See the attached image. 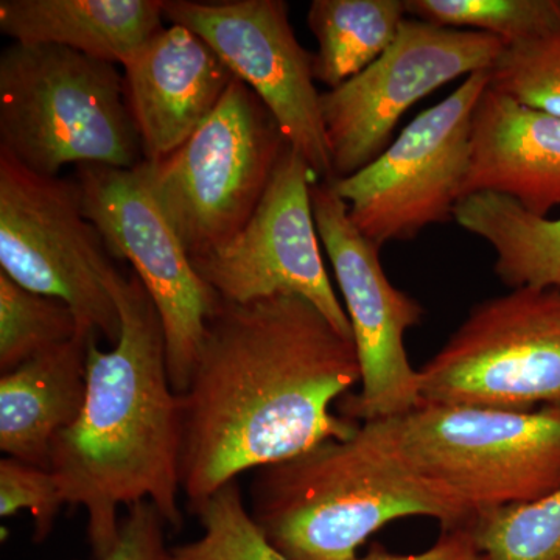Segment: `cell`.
Segmentation results:
<instances>
[{"instance_id":"1","label":"cell","mask_w":560,"mask_h":560,"mask_svg":"<svg viewBox=\"0 0 560 560\" xmlns=\"http://www.w3.org/2000/svg\"><path fill=\"white\" fill-rule=\"evenodd\" d=\"M355 342L296 294L217 302L180 396V490L197 510L243 471L346 440L331 408L360 385Z\"/></svg>"},{"instance_id":"2","label":"cell","mask_w":560,"mask_h":560,"mask_svg":"<svg viewBox=\"0 0 560 560\" xmlns=\"http://www.w3.org/2000/svg\"><path fill=\"white\" fill-rule=\"evenodd\" d=\"M106 283L119 340L105 350L91 338L86 400L51 445L49 466L66 503L86 510L95 560L116 545L121 506L151 501L167 525L183 526V404L168 377L164 324L135 271L113 267Z\"/></svg>"},{"instance_id":"3","label":"cell","mask_w":560,"mask_h":560,"mask_svg":"<svg viewBox=\"0 0 560 560\" xmlns=\"http://www.w3.org/2000/svg\"><path fill=\"white\" fill-rule=\"evenodd\" d=\"M249 512L291 560H353L372 534L401 518H434L442 530L477 518L451 490L364 440L359 425L346 440L254 470Z\"/></svg>"},{"instance_id":"4","label":"cell","mask_w":560,"mask_h":560,"mask_svg":"<svg viewBox=\"0 0 560 560\" xmlns=\"http://www.w3.org/2000/svg\"><path fill=\"white\" fill-rule=\"evenodd\" d=\"M359 433L401 466L459 497L475 514L560 488V407L533 411L422 404Z\"/></svg>"},{"instance_id":"5","label":"cell","mask_w":560,"mask_h":560,"mask_svg":"<svg viewBox=\"0 0 560 560\" xmlns=\"http://www.w3.org/2000/svg\"><path fill=\"white\" fill-rule=\"evenodd\" d=\"M0 149L46 176L70 164L136 167L124 73L66 47L11 43L0 54Z\"/></svg>"},{"instance_id":"6","label":"cell","mask_w":560,"mask_h":560,"mask_svg":"<svg viewBox=\"0 0 560 560\" xmlns=\"http://www.w3.org/2000/svg\"><path fill=\"white\" fill-rule=\"evenodd\" d=\"M287 149L270 109L235 79L175 153L145 161L154 198L190 259L224 245L248 223Z\"/></svg>"},{"instance_id":"7","label":"cell","mask_w":560,"mask_h":560,"mask_svg":"<svg viewBox=\"0 0 560 560\" xmlns=\"http://www.w3.org/2000/svg\"><path fill=\"white\" fill-rule=\"evenodd\" d=\"M418 371L425 405L560 407V290L522 287L478 302Z\"/></svg>"},{"instance_id":"8","label":"cell","mask_w":560,"mask_h":560,"mask_svg":"<svg viewBox=\"0 0 560 560\" xmlns=\"http://www.w3.org/2000/svg\"><path fill=\"white\" fill-rule=\"evenodd\" d=\"M113 267L77 180L39 175L0 149V271L66 302L83 329L113 346L120 335L119 311L106 283Z\"/></svg>"},{"instance_id":"9","label":"cell","mask_w":560,"mask_h":560,"mask_svg":"<svg viewBox=\"0 0 560 560\" xmlns=\"http://www.w3.org/2000/svg\"><path fill=\"white\" fill-rule=\"evenodd\" d=\"M488 86L489 70L471 73L363 171L329 180L350 221L378 248L453 219L470 167L475 109Z\"/></svg>"},{"instance_id":"10","label":"cell","mask_w":560,"mask_h":560,"mask_svg":"<svg viewBox=\"0 0 560 560\" xmlns=\"http://www.w3.org/2000/svg\"><path fill=\"white\" fill-rule=\"evenodd\" d=\"M75 180L84 212L110 257L130 261L156 305L164 324L168 377L175 393L183 394L219 298L195 271L154 198L145 161L132 168L79 165Z\"/></svg>"},{"instance_id":"11","label":"cell","mask_w":560,"mask_h":560,"mask_svg":"<svg viewBox=\"0 0 560 560\" xmlns=\"http://www.w3.org/2000/svg\"><path fill=\"white\" fill-rule=\"evenodd\" d=\"M312 202L360 361L359 393L340 400L338 415L366 423L415 410L422 405L419 371L408 357L405 335L422 323V305L390 283L382 248L357 230L329 180L313 184Z\"/></svg>"},{"instance_id":"12","label":"cell","mask_w":560,"mask_h":560,"mask_svg":"<svg viewBox=\"0 0 560 560\" xmlns=\"http://www.w3.org/2000/svg\"><path fill=\"white\" fill-rule=\"evenodd\" d=\"M504 49L488 33L438 27L408 18L374 65L320 94L331 180L363 171L388 149L411 106L444 84L490 70Z\"/></svg>"},{"instance_id":"13","label":"cell","mask_w":560,"mask_h":560,"mask_svg":"<svg viewBox=\"0 0 560 560\" xmlns=\"http://www.w3.org/2000/svg\"><path fill=\"white\" fill-rule=\"evenodd\" d=\"M316 180L307 162L289 145L248 223L191 264L220 301L245 304L296 294L353 340L345 304L331 287L320 254L312 202Z\"/></svg>"},{"instance_id":"14","label":"cell","mask_w":560,"mask_h":560,"mask_svg":"<svg viewBox=\"0 0 560 560\" xmlns=\"http://www.w3.org/2000/svg\"><path fill=\"white\" fill-rule=\"evenodd\" d=\"M164 18L200 36L235 79L270 109L289 145L319 180H331L313 54L301 46L283 0H164Z\"/></svg>"},{"instance_id":"15","label":"cell","mask_w":560,"mask_h":560,"mask_svg":"<svg viewBox=\"0 0 560 560\" xmlns=\"http://www.w3.org/2000/svg\"><path fill=\"white\" fill-rule=\"evenodd\" d=\"M121 68L143 161L151 164L175 153L235 80L205 39L176 24L161 28Z\"/></svg>"},{"instance_id":"16","label":"cell","mask_w":560,"mask_h":560,"mask_svg":"<svg viewBox=\"0 0 560 560\" xmlns=\"http://www.w3.org/2000/svg\"><path fill=\"white\" fill-rule=\"evenodd\" d=\"M506 195L536 215L560 206V117L485 91L474 114L463 198Z\"/></svg>"},{"instance_id":"17","label":"cell","mask_w":560,"mask_h":560,"mask_svg":"<svg viewBox=\"0 0 560 560\" xmlns=\"http://www.w3.org/2000/svg\"><path fill=\"white\" fill-rule=\"evenodd\" d=\"M95 331L46 350L0 377V451L49 469L51 445L80 418Z\"/></svg>"},{"instance_id":"18","label":"cell","mask_w":560,"mask_h":560,"mask_svg":"<svg viewBox=\"0 0 560 560\" xmlns=\"http://www.w3.org/2000/svg\"><path fill=\"white\" fill-rule=\"evenodd\" d=\"M162 0H2L0 31L124 66L161 28Z\"/></svg>"},{"instance_id":"19","label":"cell","mask_w":560,"mask_h":560,"mask_svg":"<svg viewBox=\"0 0 560 560\" xmlns=\"http://www.w3.org/2000/svg\"><path fill=\"white\" fill-rule=\"evenodd\" d=\"M453 220L495 250L493 271L510 289L560 290V217H540L495 191L460 198Z\"/></svg>"},{"instance_id":"20","label":"cell","mask_w":560,"mask_h":560,"mask_svg":"<svg viewBox=\"0 0 560 560\" xmlns=\"http://www.w3.org/2000/svg\"><path fill=\"white\" fill-rule=\"evenodd\" d=\"M407 20L405 0H313L308 27L318 43L313 77L337 90L374 65Z\"/></svg>"},{"instance_id":"21","label":"cell","mask_w":560,"mask_h":560,"mask_svg":"<svg viewBox=\"0 0 560 560\" xmlns=\"http://www.w3.org/2000/svg\"><path fill=\"white\" fill-rule=\"evenodd\" d=\"M66 302L44 296L0 271V372L65 345L83 331ZM91 331V330H88Z\"/></svg>"},{"instance_id":"22","label":"cell","mask_w":560,"mask_h":560,"mask_svg":"<svg viewBox=\"0 0 560 560\" xmlns=\"http://www.w3.org/2000/svg\"><path fill=\"white\" fill-rule=\"evenodd\" d=\"M407 14L438 27L488 33L514 46L560 22V0H405Z\"/></svg>"},{"instance_id":"23","label":"cell","mask_w":560,"mask_h":560,"mask_svg":"<svg viewBox=\"0 0 560 560\" xmlns=\"http://www.w3.org/2000/svg\"><path fill=\"white\" fill-rule=\"evenodd\" d=\"M194 512L205 533L200 539L171 548V560H291L254 522L237 480L217 490Z\"/></svg>"},{"instance_id":"24","label":"cell","mask_w":560,"mask_h":560,"mask_svg":"<svg viewBox=\"0 0 560 560\" xmlns=\"http://www.w3.org/2000/svg\"><path fill=\"white\" fill-rule=\"evenodd\" d=\"M470 528L490 560H560V488L530 503L482 512Z\"/></svg>"},{"instance_id":"25","label":"cell","mask_w":560,"mask_h":560,"mask_svg":"<svg viewBox=\"0 0 560 560\" xmlns=\"http://www.w3.org/2000/svg\"><path fill=\"white\" fill-rule=\"evenodd\" d=\"M489 90L560 117V22L536 38L504 47L489 70Z\"/></svg>"},{"instance_id":"26","label":"cell","mask_w":560,"mask_h":560,"mask_svg":"<svg viewBox=\"0 0 560 560\" xmlns=\"http://www.w3.org/2000/svg\"><path fill=\"white\" fill-rule=\"evenodd\" d=\"M66 504L60 485L49 469L5 456L0 460V515L11 517L28 511L35 518V540L43 541L54 529Z\"/></svg>"},{"instance_id":"27","label":"cell","mask_w":560,"mask_h":560,"mask_svg":"<svg viewBox=\"0 0 560 560\" xmlns=\"http://www.w3.org/2000/svg\"><path fill=\"white\" fill-rule=\"evenodd\" d=\"M165 526L167 522L151 501L132 504L120 523L116 545L101 560H171Z\"/></svg>"},{"instance_id":"28","label":"cell","mask_w":560,"mask_h":560,"mask_svg":"<svg viewBox=\"0 0 560 560\" xmlns=\"http://www.w3.org/2000/svg\"><path fill=\"white\" fill-rule=\"evenodd\" d=\"M353 560H490L489 556L478 547L470 526L442 530L440 539L429 550L418 555H394L381 545H372L363 558Z\"/></svg>"}]
</instances>
